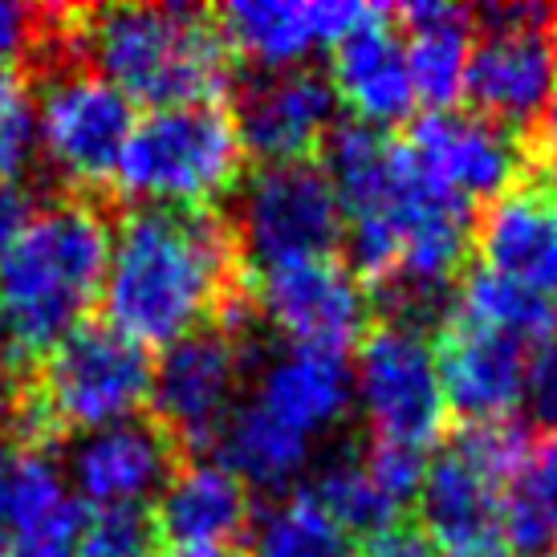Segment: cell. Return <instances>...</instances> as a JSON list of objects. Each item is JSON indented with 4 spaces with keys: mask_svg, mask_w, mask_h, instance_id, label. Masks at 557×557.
Wrapping results in <instances>:
<instances>
[{
    "mask_svg": "<svg viewBox=\"0 0 557 557\" xmlns=\"http://www.w3.org/2000/svg\"><path fill=\"white\" fill-rule=\"evenodd\" d=\"M435 371L448 411L465 423H500L525 403L529 350L456 318L440 322Z\"/></svg>",
    "mask_w": 557,
    "mask_h": 557,
    "instance_id": "cell-16",
    "label": "cell"
},
{
    "mask_svg": "<svg viewBox=\"0 0 557 557\" xmlns=\"http://www.w3.org/2000/svg\"><path fill=\"white\" fill-rule=\"evenodd\" d=\"M82 509L62 465L37 448H0V557L29 545L74 542Z\"/></svg>",
    "mask_w": 557,
    "mask_h": 557,
    "instance_id": "cell-22",
    "label": "cell"
},
{
    "mask_svg": "<svg viewBox=\"0 0 557 557\" xmlns=\"http://www.w3.org/2000/svg\"><path fill=\"white\" fill-rule=\"evenodd\" d=\"M159 542L175 554H203V549H228L252 525V500L248 488L216 460H196L180 468L159 493L156 505Z\"/></svg>",
    "mask_w": 557,
    "mask_h": 557,
    "instance_id": "cell-19",
    "label": "cell"
},
{
    "mask_svg": "<svg viewBox=\"0 0 557 557\" xmlns=\"http://www.w3.org/2000/svg\"><path fill=\"white\" fill-rule=\"evenodd\" d=\"M86 70L131 107L216 102L233 82V49L220 25L191 4H110L74 16Z\"/></svg>",
    "mask_w": 557,
    "mask_h": 557,
    "instance_id": "cell-3",
    "label": "cell"
},
{
    "mask_svg": "<svg viewBox=\"0 0 557 557\" xmlns=\"http://www.w3.org/2000/svg\"><path fill=\"white\" fill-rule=\"evenodd\" d=\"M9 90H16V78H13V70H9V65H0V98H4Z\"/></svg>",
    "mask_w": 557,
    "mask_h": 557,
    "instance_id": "cell-38",
    "label": "cell"
},
{
    "mask_svg": "<svg viewBox=\"0 0 557 557\" xmlns=\"http://www.w3.org/2000/svg\"><path fill=\"white\" fill-rule=\"evenodd\" d=\"M448 318L517 342L529 355L557 342V297H545L488 269H465Z\"/></svg>",
    "mask_w": 557,
    "mask_h": 557,
    "instance_id": "cell-25",
    "label": "cell"
},
{
    "mask_svg": "<svg viewBox=\"0 0 557 557\" xmlns=\"http://www.w3.org/2000/svg\"><path fill=\"white\" fill-rule=\"evenodd\" d=\"M391 21H399L407 41V70L416 86V102L428 107V114L456 110L465 98V74L472 58V9L440 4V0H416L391 9Z\"/></svg>",
    "mask_w": 557,
    "mask_h": 557,
    "instance_id": "cell-23",
    "label": "cell"
},
{
    "mask_svg": "<svg viewBox=\"0 0 557 557\" xmlns=\"http://www.w3.org/2000/svg\"><path fill=\"white\" fill-rule=\"evenodd\" d=\"M252 403L306 440L334 432L355 407V371L342 355L285 346L257 374Z\"/></svg>",
    "mask_w": 557,
    "mask_h": 557,
    "instance_id": "cell-21",
    "label": "cell"
},
{
    "mask_svg": "<svg viewBox=\"0 0 557 557\" xmlns=\"http://www.w3.org/2000/svg\"><path fill=\"white\" fill-rule=\"evenodd\" d=\"M355 395L374 444L428 451L444 435L448 403L428 334L407 322H379L358 342Z\"/></svg>",
    "mask_w": 557,
    "mask_h": 557,
    "instance_id": "cell-7",
    "label": "cell"
},
{
    "mask_svg": "<svg viewBox=\"0 0 557 557\" xmlns=\"http://www.w3.org/2000/svg\"><path fill=\"white\" fill-rule=\"evenodd\" d=\"M33 156H37V119H33V102L16 86L0 98V184L21 180Z\"/></svg>",
    "mask_w": 557,
    "mask_h": 557,
    "instance_id": "cell-32",
    "label": "cell"
},
{
    "mask_svg": "<svg viewBox=\"0 0 557 557\" xmlns=\"http://www.w3.org/2000/svg\"><path fill=\"white\" fill-rule=\"evenodd\" d=\"M448 448L456 456H465L468 465L480 468L488 480L505 484L521 472L529 448H533V435L525 432V423L517 419H500V423H465L456 428V435L448 440Z\"/></svg>",
    "mask_w": 557,
    "mask_h": 557,
    "instance_id": "cell-30",
    "label": "cell"
},
{
    "mask_svg": "<svg viewBox=\"0 0 557 557\" xmlns=\"http://www.w3.org/2000/svg\"><path fill=\"white\" fill-rule=\"evenodd\" d=\"M62 472L74 500L90 509H147L175 476V440L156 419H123L74 435Z\"/></svg>",
    "mask_w": 557,
    "mask_h": 557,
    "instance_id": "cell-12",
    "label": "cell"
},
{
    "mask_svg": "<svg viewBox=\"0 0 557 557\" xmlns=\"http://www.w3.org/2000/svg\"><path fill=\"white\" fill-rule=\"evenodd\" d=\"M407 147L440 184L465 203H493L525 171V139L472 110L423 114L407 131Z\"/></svg>",
    "mask_w": 557,
    "mask_h": 557,
    "instance_id": "cell-15",
    "label": "cell"
},
{
    "mask_svg": "<svg viewBox=\"0 0 557 557\" xmlns=\"http://www.w3.org/2000/svg\"><path fill=\"white\" fill-rule=\"evenodd\" d=\"M49 13L29 9V4H16V0H0V65H9L13 58L29 53L41 41V21Z\"/></svg>",
    "mask_w": 557,
    "mask_h": 557,
    "instance_id": "cell-35",
    "label": "cell"
},
{
    "mask_svg": "<svg viewBox=\"0 0 557 557\" xmlns=\"http://www.w3.org/2000/svg\"><path fill=\"white\" fill-rule=\"evenodd\" d=\"M472 248L484 261L480 269L557 297V200L529 175L480 212Z\"/></svg>",
    "mask_w": 557,
    "mask_h": 557,
    "instance_id": "cell-18",
    "label": "cell"
},
{
    "mask_svg": "<svg viewBox=\"0 0 557 557\" xmlns=\"http://www.w3.org/2000/svg\"><path fill=\"white\" fill-rule=\"evenodd\" d=\"M387 21L391 9L350 37H342L330 58V86L338 94V107H350L355 123L374 131H391L416 110L407 53Z\"/></svg>",
    "mask_w": 557,
    "mask_h": 557,
    "instance_id": "cell-20",
    "label": "cell"
},
{
    "mask_svg": "<svg viewBox=\"0 0 557 557\" xmlns=\"http://www.w3.org/2000/svg\"><path fill=\"white\" fill-rule=\"evenodd\" d=\"M233 123L245 156L261 163H301L318 156L325 135L338 126V94L330 74L313 65L257 74L236 94Z\"/></svg>",
    "mask_w": 557,
    "mask_h": 557,
    "instance_id": "cell-14",
    "label": "cell"
},
{
    "mask_svg": "<svg viewBox=\"0 0 557 557\" xmlns=\"http://www.w3.org/2000/svg\"><path fill=\"white\" fill-rule=\"evenodd\" d=\"M525 159H533V163H557V94L549 98V107L542 110V119L529 126Z\"/></svg>",
    "mask_w": 557,
    "mask_h": 557,
    "instance_id": "cell-36",
    "label": "cell"
},
{
    "mask_svg": "<svg viewBox=\"0 0 557 557\" xmlns=\"http://www.w3.org/2000/svg\"><path fill=\"white\" fill-rule=\"evenodd\" d=\"M159 529L147 509H90L74 533V557H156Z\"/></svg>",
    "mask_w": 557,
    "mask_h": 557,
    "instance_id": "cell-29",
    "label": "cell"
},
{
    "mask_svg": "<svg viewBox=\"0 0 557 557\" xmlns=\"http://www.w3.org/2000/svg\"><path fill=\"white\" fill-rule=\"evenodd\" d=\"M306 493L318 500V509L334 521L338 529H346L350 537H371L383 525H391L399 512L391 509L383 493L374 488L371 472H367V460L358 448H346L342 456H334L330 465L310 480L301 484Z\"/></svg>",
    "mask_w": 557,
    "mask_h": 557,
    "instance_id": "cell-28",
    "label": "cell"
},
{
    "mask_svg": "<svg viewBox=\"0 0 557 557\" xmlns=\"http://www.w3.org/2000/svg\"><path fill=\"white\" fill-rule=\"evenodd\" d=\"M233 224L203 212L135 208L110 228V257L102 277L107 325L123 338L171 346L196 330H208L233 310L236 294Z\"/></svg>",
    "mask_w": 557,
    "mask_h": 557,
    "instance_id": "cell-1",
    "label": "cell"
},
{
    "mask_svg": "<svg viewBox=\"0 0 557 557\" xmlns=\"http://www.w3.org/2000/svg\"><path fill=\"white\" fill-rule=\"evenodd\" d=\"M549 41H554V49H557V13H549Z\"/></svg>",
    "mask_w": 557,
    "mask_h": 557,
    "instance_id": "cell-40",
    "label": "cell"
},
{
    "mask_svg": "<svg viewBox=\"0 0 557 557\" xmlns=\"http://www.w3.org/2000/svg\"><path fill=\"white\" fill-rule=\"evenodd\" d=\"M216 448V465H224L245 488H264V493H285L306 476L313 456V440L297 435L277 419L261 411L248 399L224 423Z\"/></svg>",
    "mask_w": 557,
    "mask_h": 557,
    "instance_id": "cell-24",
    "label": "cell"
},
{
    "mask_svg": "<svg viewBox=\"0 0 557 557\" xmlns=\"http://www.w3.org/2000/svg\"><path fill=\"white\" fill-rule=\"evenodd\" d=\"M505 533L512 557H557V435L537 440L509 480Z\"/></svg>",
    "mask_w": 557,
    "mask_h": 557,
    "instance_id": "cell-26",
    "label": "cell"
},
{
    "mask_svg": "<svg viewBox=\"0 0 557 557\" xmlns=\"http://www.w3.org/2000/svg\"><path fill=\"white\" fill-rule=\"evenodd\" d=\"M338 196L313 159L261 163L236 184L233 236L257 273L294 261L334 257L342 248Z\"/></svg>",
    "mask_w": 557,
    "mask_h": 557,
    "instance_id": "cell-5",
    "label": "cell"
},
{
    "mask_svg": "<svg viewBox=\"0 0 557 557\" xmlns=\"http://www.w3.org/2000/svg\"><path fill=\"white\" fill-rule=\"evenodd\" d=\"M37 403L49 428L74 435L135 419L151 403V355L114 325L86 322L46 355Z\"/></svg>",
    "mask_w": 557,
    "mask_h": 557,
    "instance_id": "cell-6",
    "label": "cell"
},
{
    "mask_svg": "<svg viewBox=\"0 0 557 557\" xmlns=\"http://www.w3.org/2000/svg\"><path fill=\"white\" fill-rule=\"evenodd\" d=\"M419 525L444 557H512L505 533V484L444 448L428 460L419 488Z\"/></svg>",
    "mask_w": 557,
    "mask_h": 557,
    "instance_id": "cell-17",
    "label": "cell"
},
{
    "mask_svg": "<svg viewBox=\"0 0 557 557\" xmlns=\"http://www.w3.org/2000/svg\"><path fill=\"white\" fill-rule=\"evenodd\" d=\"M245 367V338L220 325L163 346V355L151 362V403L159 428L191 448H212L240 407Z\"/></svg>",
    "mask_w": 557,
    "mask_h": 557,
    "instance_id": "cell-10",
    "label": "cell"
},
{
    "mask_svg": "<svg viewBox=\"0 0 557 557\" xmlns=\"http://www.w3.org/2000/svg\"><path fill=\"white\" fill-rule=\"evenodd\" d=\"M245 147L220 102L151 110L135 123L114 187L139 208L203 212L240 184Z\"/></svg>",
    "mask_w": 557,
    "mask_h": 557,
    "instance_id": "cell-4",
    "label": "cell"
},
{
    "mask_svg": "<svg viewBox=\"0 0 557 557\" xmlns=\"http://www.w3.org/2000/svg\"><path fill=\"white\" fill-rule=\"evenodd\" d=\"M248 557H358V542L318 509L306 488H297L252 517Z\"/></svg>",
    "mask_w": 557,
    "mask_h": 557,
    "instance_id": "cell-27",
    "label": "cell"
},
{
    "mask_svg": "<svg viewBox=\"0 0 557 557\" xmlns=\"http://www.w3.org/2000/svg\"><path fill=\"white\" fill-rule=\"evenodd\" d=\"M358 557H444L435 549V542L428 537V529L416 521H403L395 517L391 525H383L379 533L362 537Z\"/></svg>",
    "mask_w": 557,
    "mask_h": 557,
    "instance_id": "cell-34",
    "label": "cell"
},
{
    "mask_svg": "<svg viewBox=\"0 0 557 557\" xmlns=\"http://www.w3.org/2000/svg\"><path fill=\"white\" fill-rule=\"evenodd\" d=\"M362 460H367L374 488L383 493V500L395 512L416 500L419 488H423V476H428V456L411 448H395V444H374L371 440V448L362 451Z\"/></svg>",
    "mask_w": 557,
    "mask_h": 557,
    "instance_id": "cell-31",
    "label": "cell"
},
{
    "mask_svg": "<svg viewBox=\"0 0 557 557\" xmlns=\"http://www.w3.org/2000/svg\"><path fill=\"white\" fill-rule=\"evenodd\" d=\"M257 313L289 346L346 355L374 325L371 294L338 257L294 261L257 273Z\"/></svg>",
    "mask_w": 557,
    "mask_h": 557,
    "instance_id": "cell-11",
    "label": "cell"
},
{
    "mask_svg": "<svg viewBox=\"0 0 557 557\" xmlns=\"http://www.w3.org/2000/svg\"><path fill=\"white\" fill-rule=\"evenodd\" d=\"M13 557H74V542H58V545H29V549H16Z\"/></svg>",
    "mask_w": 557,
    "mask_h": 557,
    "instance_id": "cell-37",
    "label": "cell"
},
{
    "mask_svg": "<svg viewBox=\"0 0 557 557\" xmlns=\"http://www.w3.org/2000/svg\"><path fill=\"white\" fill-rule=\"evenodd\" d=\"M110 224L86 200H37L0 245V330L37 362L70 338L102 297Z\"/></svg>",
    "mask_w": 557,
    "mask_h": 557,
    "instance_id": "cell-2",
    "label": "cell"
},
{
    "mask_svg": "<svg viewBox=\"0 0 557 557\" xmlns=\"http://www.w3.org/2000/svg\"><path fill=\"white\" fill-rule=\"evenodd\" d=\"M525 407H529V419H533L537 428L557 435V342L533 350V358H529Z\"/></svg>",
    "mask_w": 557,
    "mask_h": 557,
    "instance_id": "cell-33",
    "label": "cell"
},
{
    "mask_svg": "<svg viewBox=\"0 0 557 557\" xmlns=\"http://www.w3.org/2000/svg\"><path fill=\"white\" fill-rule=\"evenodd\" d=\"M171 557H233L228 549H203V554H171Z\"/></svg>",
    "mask_w": 557,
    "mask_h": 557,
    "instance_id": "cell-39",
    "label": "cell"
},
{
    "mask_svg": "<svg viewBox=\"0 0 557 557\" xmlns=\"http://www.w3.org/2000/svg\"><path fill=\"white\" fill-rule=\"evenodd\" d=\"M545 16V9L529 4L472 9V21H484V33L468 58L465 102L472 114L505 126L517 139H525L557 94V49L542 29Z\"/></svg>",
    "mask_w": 557,
    "mask_h": 557,
    "instance_id": "cell-8",
    "label": "cell"
},
{
    "mask_svg": "<svg viewBox=\"0 0 557 557\" xmlns=\"http://www.w3.org/2000/svg\"><path fill=\"white\" fill-rule=\"evenodd\" d=\"M383 13L387 9L355 0H240L220 9L216 25L233 58L252 62L261 74H277L301 70L313 53L334 49Z\"/></svg>",
    "mask_w": 557,
    "mask_h": 557,
    "instance_id": "cell-13",
    "label": "cell"
},
{
    "mask_svg": "<svg viewBox=\"0 0 557 557\" xmlns=\"http://www.w3.org/2000/svg\"><path fill=\"white\" fill-rule=\"evenodd\" d=\"M0 187H9V184H0Z\"/></svg>",
    "mask_w": 557,
    "mask_h": 557,
    "instance_id": "cell-41",
    "label": "cell"
},
{
    "mask_svg": "<svg viewBox=\"0 0 557 557\" xmlns=\"http://www.w3.org/2000/svg\"><path fill=\"white\" fill-rule=\"evenodd\" d=\"M37 119V156L65 184H114L123 151L135 131V107L110 82L90 70H58L33 102Z\"/></svg>",
    "mask_w": 557,
    "mask_h": 557,
    "instance_id": "cell-9",
    "label": "cell"
}]
</instances>
